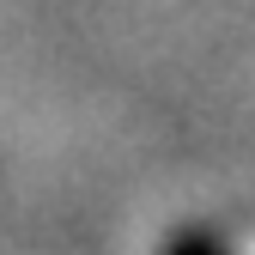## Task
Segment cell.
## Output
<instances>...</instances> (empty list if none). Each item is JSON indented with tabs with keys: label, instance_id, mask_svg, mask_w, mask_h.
<instances>
[{
	"label": "cell",
	"instance_id": "1",
	"mask_svg": "<svg viewBox=\"0 0 255 255\" xmlns=\"http://www.w3.org/2000/svg\"><path fill=\"white\" fill-rule=\"evenodd\" d=\"M164 255H231V249L219 243V237H213L207 225H182V231H170Z\"/></svg>",
	"mask_w": 255,
	"mask_h": 255
}]
</instances>
